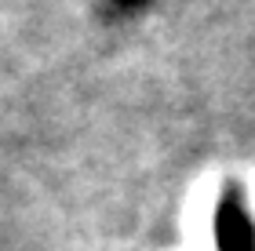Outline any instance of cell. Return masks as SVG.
<instances>
[{"mask_svg": "<svg viewBox=\"0 0 255 251\" xmlns=\"http://www.w3.org/2000/svg\"><path fill=\"white\" fill-rule=\"evenodd\" d=\"M215 241L219 251H255V226L245 215L237 197H226L215 215Z\"/></svg>", "mask_w": 255, "mask_h": 251, "instance_id": "cell-1", "label": "cell"}]
</instances>
